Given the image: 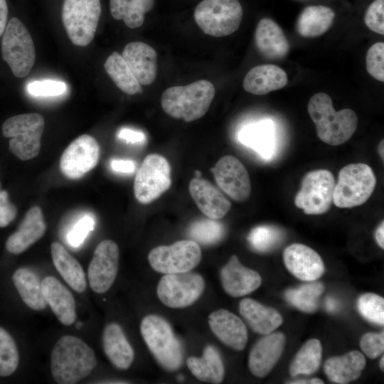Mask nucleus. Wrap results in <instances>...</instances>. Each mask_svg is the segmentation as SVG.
I'll return each instance as SVG.
<instances>
[{"label": "nucleus", "instance_id": "obj_1", "mask_svg": "<svg viewBox=\"0 0 384 384\" xmlns=\"http://www.w3.org/2000/svg\"><path fill=\"white\" fill-rule=\"evenodd\" d=\"M96 366L94 350L75 336H63L52 349L50 371L57 383H76L87 377Z\"/></svg>", "mask_w": 384, "mask_h": 384}, {"label": "nucleus", "instance_id": "obj_2", "mask_svg": "<svg viewBox=\"0 0 384 384\" xmlns=\"http://www.w3.org/2000/svg\"><path fill=\"white\" fill-rule=\"evenodd\" d=\"M308 113L316 125L318 137L331 146H338L353 136L358 127V117L351 109L336 111L330 96L314 94L307 106Z\"/></svg>", "mask_w": 384, "mask_h": 384}, {"label": "nucleus", "instance_id": "obj_3", "mask_svg": "<svg viewBox=\"0 0 384 384\" xmlns=\"http://www.w3.org/2000/svg\"><path fill=\"white\" fill-rule=\"evenodd\" d=\"M215 92L211 82L201 80L184 86L167 88L162 94L161 104L168 115L185 122H192L206 114Z\"/></svg>", "mask_w": 384, "mask_h": 384}, {"label": "nucleus", "instance_id": "obj_4", "mask_svg": "<svg viewBox=\"0 0 384 384\" xmlns=\"http://www.w3.org/2000/svg\"><path fill=\"white\" fill-rule=\"evenodd\" d=\"M140 331L148 348L165 370H178L183 362V349L170 324L163 317L149 314L140 324Z\"/></svg>", "mask_w": 384, "mask_h": 384}, {"label": "nucleus", "instance_id": "obj_5", "mask_svg": "<svg viewBox=\"0 0 384 384\" xmlns=\"http://www.w3.org/2000/svg\"><path fill=\"white\" fill-rule=\"evenodd\" d=\"M44 126V118L40 114H21L4 122L2 133L10 138L9 148L11 153L22 161H27L40 151Z\"/></svg>", "mask_w": 384, "mask_h": 384}, {"label": "nucleus", "instance_id": "obj_6", "mask_svg": "<svg viewBox=\"0 0 384 384\" xmlns=\"http://www.w3.org/2000/svg\"><path fill=\"white\" fill-rule=\"evenodd\" d=\"M375 185V176L368 165L363 163L348 164L338 173L333 203L341 208L361 206L370 197Z\"/></svg>", "mask_w": 384, "mask_h": 384}, {"label": "nucleus", "instance_id": "obj_7", "mask_svg": "<svg viewBox=\"0 0 384 384\" xmlns=\"http://www.w3.org/2000/svg\"><path fill=\"white\" fill-rule=\"evenodd\" d=\"M243 11L238 0H203L196 7L194 19L207 35L228 36L236 31Z\"/></svg>", "mask_w": 384, "mask_h": 384}, {"label": "nucleus", "instance_id": "obj_8", "mask_svg": "<svg viewBox=\"0 0 384 384\" xmlns=\"http://www.w3.org/2000/svg\"><path fill=\"white\" fill-rule=\"evenodd\" d=\"M3 59L17 78L29 74L36 60V50L31 36L25 25L17 18L6 24L1 41Z\"/></svg>", "mask_w": 384, "mask_h": 384}, {"label": "nucleus", "instance_id": "obj_9", "mask_svg": "<svg viewBox=\"0 0 384 384\" xmlns=\"http://www.w3.org/2000/svg\"><path fill=\"white\" fill-rule=\"evenodd\" d=\"M101 14L100 0H64L62 21L70 41L87 46L93 40Z\"/></svg>", "mask_w": 384, "mask_h": 384}, {"label": "nucleus", "instance_id": "obj_10", "mask_svg": "<svg viewBox=\"0 0 384 384\" xmlns=\"http://www.w3.org/2000/svg\"><path fill=\"white\" fill-rule=\"evenodd\" d=\"M335 184L333 174L327 169L306 173L302 180L300 190L295 196V206L307 215L327 212L333 203Z\"/></svg>", "mask_w": 384, "mask_h": 384}, {"label": "nucleus", "instance_id": "obj_11", "mask_svg": "<svg viewBox=\"0 0 384 384\" xmlns=\"http://www.w3.org/2000/svg\"><path fill=\"white\" fill-rule=\"evenodd\" d=\"M171 184V167L161 155H147L137 171L134 181V193L137 200L148 204L167 191Z\"/></svg>", "mask_w": 384, "mask_h": 384}, {"label": "nucleus", "instance_id": "obj_12", "mask_svg": "<svg viewBox=\"0 0 384 384\" xmlns=\"http://www.w3.org/2000/svg\"><path fill=\"white\" fill-rule=\"evenodd\" d=\"M201 257V250L196 242L183 240L153 248L148 255V260L155 271L175 274L190 272L199 264Z\"/></svg>", "mask_w": 384, "mask_h": 384}, {"label": "nucleus", "instance_id": "obj_13", "mask_svg": "<svg viewBox=\"0 0 384 384\" xmlns=\"http://www.w3.org/2000/svg\"><path fill=\"white\" fill-rule=\"evenodd\" d=\"M203 277L195 272L165 274L159 280L156 293L165 306L184 308L193 304L203 292Z\"/></svg>", "mask_w": 384, "mask_h": 384}, {"label": "nucleus", "instance_id": "obj_14", "mask_svg": "<svg viewBox=\"0 0 384 384\" xmlns=\"http://www.w3.org/2000/svg\"><path fill=\"white\" fill-rule=\"evenodd\" d=\"M99 157L100 146L96 139L82 134L63 151L60 160V171L68 178H80L96 166Z\"/></svg>", "mask_w": 384, "mask_h": 384}, {"label": "nucleus", "instance_id": "obj_15", "mask_svg": "<svg viewBox=\"0 0 384 384\" xmlns=\"http://www.w3.org/2000/svg\"><path fill=\"white\" fill-rule=\"evenodd\" d=\"M119 257L115 242L105 240L97 245L87 270L89 284L94 292L103 294L110 289L117 274Z\"/></svg>", "mask_w": 384, "mask_h": 384}, {"label": "nucleus", "instance_id": "obj_16", "mask_svg": "<svg viewBox=\"0 0 384 384\" xmlns=\"http://www.w3.org/2000/svg\"><path fill=\"white\" fill-rule=\"evenodd\" d=\"M210 171L218 187L231 198L242 202L249 197L251 191L249 174L238 158L224 156Z\"/></svg>", "mask_w": 384, "mask_h": 384}, {"label": "nucleus", "instance_id": "obj_17", "mask_svg": "<svg viewBox=\"0 0 384 384\" xmlns=\"http://www.w3.org/2000/svg\"><path fill=\"white\" fill-rule=\"evenodd\" d=\"M283 260L289 272L302 281H316L325 270L320 255L312 248L301 243L287 246L283 252Z\"/></svg>", "mask_w": 384, "mask_h": 384}, {"label": "nucleus", "instance_id": "obj_18", "mask_svg": "<svg viewBox=\"0 0 384 384\" xmlns=\"http://www.w3.org/2000/svg\"><path fill=\"white\" fill-rule=\"evenodd\" d=\"M285 346V336L282 332L264 335L252 348L248 357L250 373L257 377L267 375L280 358Z\"/></svg>", "mask_w": 384, "mask_h": 384}, {"label": "nucleus", "instance_id": "obj_19", "mask_svg": "<svg viewBox=\"0 0 384 384\" xmlns=\"http://www.w3.org/2000/svg\"><path fill=\"white\" fill-rule=\"evenodd\" d=\"M220 277L224 291L233 297L247 295L262 283L260 274L242 265L235 255L221 268Z\"/></svg>", "mask_w": 384, "mask_h": 384}, {"label": "nucleus", "instance_id": "obj_20", "mask_svg": "<svg viewBox=\"0 0 384 384\" xmlns=\"http://www.w3.org/2000/svg\"><path fill=\"white\" fill-rule=\"evenodd\" d=\"M208 324L214 335L225 346L235 351L245 348L248 339L247 330L237 315L220 309L209 315Z\"/></svg>", "mask_w": 384, "mask_h": 384}, {"label": "nucleus", "instance_id": "obj_21", "mask_svg": "<svg viewBox=\"0 0 384 384\" xmlns=\"http://www.w3.org/2000/svg\"><path fill=\"white\" fill-rule=\"evenodd\" d=\"M188 190L198 208L209 218L220 219L231 208V203L223 193L201 177L192 178Z\"/></svg>", "mask_w": 384, "mask_h": 384}, {"label": "nucleus", "instance_id": "obj_22", "mask_svg": "<svg viewBox=\"0 0 384 384\" xmlns=\"http://www.w3.org/2000/svg\"><path fill=\"white\" fill-rule=\"evenodd\" d=\"M122 56L141 85L154 82L157 75V55L152 47L144 42H131L125 46Z\"/></svg>", "mask_w": 384, "mask_h": 384}, {"label": "nucleus", "instance_id": "obj_23", "mask_svg": "<svg viewBox=\"0 0 384 384\" xmlns=\"http://www.w3.org/2000/svg\"><path fill=\"white\" fill-rule=\"evenodd\" d=\"M46 230L42 210L40 207L33 206L28 210L17 230L6 240V248L11 254H21L39 240Z\"/></svg>", "mask_w": 384, "mask_h": 384}, {"label": "nucleus", "instance_id": "obj_24", "mask_svg": "<svg viewBox=\"0 0 384 384\" xmlns=\"http://www.w3.org/2000/svg\"><path fill=\"white\" fill-rule=\"evenodd\" d=\"M46 303L58 321L63 325H72L76 319V306L73 294L58 279L46 277L41 282Z\"/></svg>", "mask_w": 384, "mask_h": 384}, {"label": "nucleus", "instance_id": "obj_25", "mask_svg": "<svg viewBox=\"0 0 384 384\" xmlns=\"http://www.w3.org/2000/svg\"><path fill=\"white\" fill-rule=\"evenodd\" d=\"M255 43L258 51L270 60L284 58L290 48L281 27L268 18L259 21L255 32Z\"/></svg>", "mask_w": 384, "mask_h": 384}, {"label": "nucleus", "instance_id": "obj_26", "mask_svg": "<svg viewBox=\"0 0 384 384\" xmlns=\"http://www.w3.org/2000/svg\"><path fill=\"white\" fill-rule=\"evenodd\" d=\"M238 140L264 159H271L275 153V130L271 120L259 121L245 126L238 133Z\"/></svg>", "mask_w": 384, "mask_h": 384}, {"label": "nucleus", "instance_id": "obj_27", "mask_svg": "<svg viewBox=\"0 0 384 384\" xmlns=\"http://www.w3.org/2000/svg\"><path fill=\"white\" fill-rule=\"evenodd\" d=\"M288 82L287 73L272 64L260 65L250 69L243 80V88L253 95H262L283 88Z\"/></svg>", "mask_w": 384, "mask_h": 384}, {"label": "nucleus", "instance_id": "obj_28", "mask_svg": "<svg viewBox=\"0 0 384 384\" xmlns=\"http://www.w3.org/2000/svg\"><path fill=\"white\" fill-rule=\"evenodd\" d=\"M239 311L249 326L262 335L274 331L283 322L282 316L277 310L250 298L241 300Z\"/></svg>", "mask_w": 384, "mask_h": 384}, {"label": "nucleus", "instance_id": "obj_29", "mask_svg": "<svg viewBox=\"0 0 384 384\" xmlns=\"http://www.w3.org/2000/svg\"><path fill=\"white\" fill-rule=\"evenodd\" d=\"M102 346L106 356L117 368L127 370L131 366L134 351L118 324L111 323L105 327Z\"/></svg>", "mask_w": 384, "mask_h": 384}, {"label": "nucleus", "instance_id": "obj_30", "mask_svg": "<svg viewBox=\"0 0 384 384\" xmlns=\"http://www.w3.org/2000/svg\"><path fill=\"white\" fill-rule=\"evenodd\" d=\"M366 362L362 353L351 351L344 355L328 358L325 361L324 370L330 381L346 384L360 378Z\"/></svg>", "mask_w": 384, "mask_h": 384}, {"label": "nucleus", "instance_id": "obj_31", "mask_svg": "<svg viewBox=\"0 0 384 384\" xmlns=\"http://www.w3.org/2000/svg\"><path fill=\"white\" fill-rule=\"evenodd\" d=\"M50 252L53 263L63 279L75 292H84L87 281L79 262L60 242H52Z\"/></svg>", "mask_w": 384, "mask_h": 384}, {"label": "nucleus", "instance_id": "obj_32", "mask_svg": "<svg viewBox=\"0 0 384 384\" xmlns=\"http://www.w3.org/2000/svg\"><path fill=\"white\" fill-rule=\"evenodd\" d=\"M186 365L191 373L201 381L218 384L223 380V362L218 351L212 345L206 346L201 357H188Z\"/></svg>", "mask_w": 384, "mask_h": 384}, {"label": "nucleus", "instance_id": "obj_33", "mask_svg": "<svg viewBox=\"0 0 384 384\" xmlns=\"http://www.w3.org/2000/svg\"><path fill=\"white\" fill-rule=\"evenodd\" d=\"M335 18V12L329 7L309 6L301 12L297 21V31L304 38H315L326 33Z\"/></svg>", "mask_w": 384, "mask_h": 384}, {"label": "nucleus", "instance_id": "obj_34", "mask_svg": "<svg viewBox=\"0 0 384 384\" xmlns=\"http://www.w3.org/2000/svg\"><path fill=\"white\" fill-rule=\"evenodd\" d=\"M14 286L23 302L31 309L41 311L47 303L38 276L28 268L17 269L12 277Z\"/></svg>", "mask_w": 384, "mask_h": 384}, {"label": "nucleus", "instance_id": "obj_35", "mask_svg": "<svg viewBox=\"0 0 384 384\" xmlns=\"http://www.w3.org/2000/svg\"><path fill=\"white\" fill-rule=\"evenodd\" d=\"M110 12L117 20H123L130 28L141 26L144 15L154 6V0H110Z\"/></svg>", "mask_w": 384, "mask_h": 384}, {"label": "nucleus", "instance_id": "obj_36", "mask_svg": "<svg viewBox=\"0 0 384 384\" xmlns=\"http://www.w3.org/2000/svg\"><path fill=\"white\" fill-rule=\"evenodd\" d=\"M104 66L110 78L123 92L132 95L142 91L141 84L121 54L113 52L107 58Z\"/></svg>", "mask_w": 384, "mask_h": 384}, {"label": "nucleus", "instance_id": "obj_37", "mask_svg": "<svg viewBox=\"0 0 384 384\" xmlns=\"http://www.w3.org/2000/svg\"><path fill=\"white\" fill-rule=\"evenodd\" d=\"M322 358V346L319 340L311 338L306 341L294 357L289 373L294 377L299 375H311L319 369Z\"/></svg>", "mask_w": 384, "mask_h": 384}, {"label": "nucleus", "instance_id": "obj_38", "mask_svg": "<svg viewBox=\"0 0 384 384\" xmlns=\"http://www.w3.org/2000/svg\"><path fill=\"white\" fill-rule=\"evenodd\" d=\"M321 282H309L295 288H290L285 292V299L292 306L306 312H314L319 306V300L324 292Z\"/></svg>", "mask_w": 384, "mask_h": 384}, {"label": "nucleus", "instance_id": "obj_39", "mask_svg": "<svg viewBox=\"0 0 384 384\" xmlns=\"http://www.w3.org/2000/svg\"><path fill=\"white\" fill-rule=\"evenodd\" d=\"M284 235V232L279 228L264 225L252 228L247 240L255 250L267 252L276 248L283 240Z\"/></svg>", "mask_w": 384, "mask_h": 384}, {"label": "nucleus", "instance_id": "obj_40", "mask_svg": "<svg viewBox=\"0 0 384 384\" xmlns=\"http://www.w3.org/2000/svg\"><path fill=\"white\" fill-rule=\"evenodd\" d=\"M225 235L224 225L216 220H200L191 224L188 229L189 237L203 245H213L219 242Z\"/></svg>", "mask_w": 384, "mask_h": 384}, {"label": "nucleus", "instance_id": "obj_41", "mask_svg": "<svg viewBox=\"0 0 384 384\" xmlns=\"http://www.w3.org/2000/svg\"><path fill=\"white\" fill-rule=\"evenodd\" d=\"M19 354L17 346L11 334L0 326V376L13 374L18 368Z\"/></svg>", "mask_w": 384, "mask_h": 384}, {"label": "nucleus", "instance_id": "obj_42", "mask_svg": "<svg viewBox=\"0 0 384 384\" xmlns=\"http://www.w3.org/2000/svg\"><path fill=\"white\" fill-rule=\"evenodd\" d=\"M357 307L359 313L368 321L383 326L384 299L371 292L362 294L358 299Z\"/></svg>", "mask_w": 384, "mask_h": 384}, {"label": "nucleus", "instance_id": "obj_43", "mask_svg": "<svg viewBox=\"0 0 384 384\" xmlns=\"http://www.w3.org/2000/svg\"><path fill=\"white\" fill-rule=\"evenodd\" d=\"M368 73L378 81L384 82V43H375L368 50L366 57Z\"/></svg>", "mask_w": 384, "mask_h": 384}, {"label": "nucleus", "instance_id": "obj_44", "mask_svg": "<svg viewBox=\"0 0 384 384\" xmlns=\"http://www.w3.org/2000/svg\"><path fill=\"white\" fill-rule=\"evenodd\" d=\"M66 90L65 82L51 80L34 81L27 85L28 92L34 96H58L63 94Z\"/></svg>", "mask_w": 384, "mask_h": 384}, {"label": "nucleus", "instance_id": "obj_45", "mask_svg": "<svg viewBox=\"0 0 384 384\" xmlns=\"http://www.w3.org/2000/svg\"><path fill=\"white\" fill-rule=\"evenodd\" d=\"M360 347L364 354L371 359L383 355L384 351V332H368L360 340Z\"/></svg>", "mask_w": 384, "mask_h": 384}, {"label": "nucleus", "instance_id": "obj_46", "mask_svg": "<svg viewBox=\"0 0 384 384\" xmlns=\"http://www.w3.org/2000/svg\"><path fill=\"white\" fill-rule=\"evenodd\" d=\"M384 0H375L366 10L364 21L371 31L384 34Z\"/></svg>", "mask_w": 384, "mask_h": 384}, {"label": "nucleus", "instance_id": "obj_47", "mask_svg": "<svg viewBox=\"0 0 384 384\" xmlns=\"http://www.w3.org/2000/svg\"><path fill=\"white\" fill-rule=\"evenodd\" d=\"M95 220L90 215L81 218L67 235V240L73 247L80 246L87 238L88 233L93 230Z\"/></svg>", "mask_w": 384, "mask_h": 384}, {"label": "nucleus", "instance_id": "obj_48", "mask_svg": "<svg viewBox=\"0 0 384 384\" xmlns=\"http://www.w3.org/2000/svg\"><path fill=\"white\" fill-rule=\"evenodd\" d=\"M17 215L16 207L9 201L6 191H0V228L9 225Z\"/></svg>", "mask_w": 384, "mask_h": 384}, {"label": "nucleus", "instance_id": "obj_49", "mask_svg": "<svg viewBox=\"0 0 384 384\" xmlns=\"http://www.w3.org/2000/svg\"><path fill=\"white\" fill-rule=\"evenodd\" d=\"M117 137L127 142L132 144L142 143L146 139V137L143 132L128 128L121 129L118 132Z\"/></svg>", "mask_w": 384, "mask_h": 384}, {"label": "nucleus", "instance_id": "obj_50", "mask_svg": "<svg viewBox=\"0 0 384 384\" xmlns=\"http://www.w3.org/2000/svg\"><path fill=\"white\" fill-rule=\"evenodd\" d=\"M110 166L113 171L123 174L132 173L136 167L133 161L124 159H112Z\"/></svg>", "mask_w": 384, "mask_h": 384}, {"label": "nucleus", "instance_id": "obj_51", "mask_svg": "<svg viewBox=\"0 0 384 384\" xmlns=\"http://www.w3.org/2000/svg\"><path fill=\"white\" fill-rule=\"evenodd\" d=\"M8 6L6 0H0V37L4 32L7 24Z\"/></svg>", "mask_w": 384, "mask_h": 384}, {"label": "nucleus", "instance_id": "obj_52", "mask_svg": "<svg viewBox=\"0 0 384 384\" xmlns=\"http://www.w3.org/2000/svg\"><path fill=\"white\" fill-rule=\"evenodd\" d=\"M375 239L378 245L384 248V222L382 221L375 231Z\"/></svg>", "mask_w": 384, "mask_h": 384}, {"label": "nucleus", "instance_id": "obj_53", "mask_svg": "<svg viewBox=\"0 0 384 384\" xmlns=\"http://www.w3.org/2000/svg\"><path fill=\"white\" fill-rule=\"evenodd\" d=\"M291 384H323L324 381L318 378H314L311 379H303L294 380V382H289Z\"/></svg>", "mask_w": 384, "mask_h": 384}, {"label": "nucleus", "instance_id": "obj_54", "mask_svg": "<svg viewBox=\"0 0 384 384\" xmlns=\"http://www.w3.org/2000/svg\"><path fill=\"white\" fill-rule=\"evenodd\" d=\"M325 306L327 311L332 312L336 310L338 303L334 299L328 297L326 299Z\"/></svg>", "mask_w": 384, "mask_h": 384}, {"label": "nucleus", "instance_id": "obj_55", "mask_svg": "<svg viewBox=\"0 0 384 384\" xmlns=\"http://www.w3.org/2000/svg\"><path fill=\"white\" fill-rule=\"evenodd\" d=\"M383 149H384V141H383V139H382L379 142V144H378V151L379 155H380V158L382 159L383 161L384 159V150Z\"/></svg>", "mask_w": 384, "mask_h": 384}, {"label": "nucleus", "instance_id": "obj_56", "mask_svg": "<svg viewBox=\"0 0 384 384\" xmlns=\"http://www.w3.org/2000/svg\"><path fill=\"white\" fill-rule=\"evenodd\" d=\"M379 363H380L379 366H380V370H383V369H384V357H383V356H382V357L380 358Z\"/></svg>", "mask_w": 384, "mask_h": 384}, {"label": "nucleus", "instance_id": "obj_57", "mask_svg": "<svg viewBox=\"0 0 384 384\" xmlns=\"http://www.w3.org/2000/svg\"><path fill=\"white\" fill-rule=\"evenodd\" d=\"M195 177L200 178L201 177V172L198 170L195 171Z\"/></svg>", "mask_w": 384, "mask_h": 384}, {"label": "nucleus", "instance_id": "obj_58", "mask_svg": "<svg viewBox=\"0 0 384 384\" xmlns=\"http://www.w3.org/2000/svg\"><path fill=\"white\" fill-rule=\"evenodd\" d=\"M82 326V323L81 321H78V322L76 324L75 327H76L77 329H80Z\"/></svg>", "mask_w": 384, "mask_h": 384}]
</instances>
